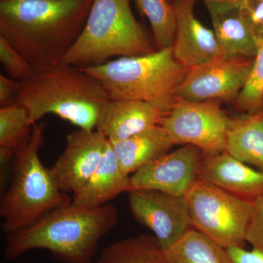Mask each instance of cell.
<instances>
[{"instance_id":"obj_16","label":"cell","mask_w":263,"mask_h":263,"mask_svg":"<svg viewBox=\"0 0 263 263\" xmlns=\"http://www.w3.org/2000/svg\"><path fill=\"white\" fill-rule=\"evenodd\" d=\"M213 30L220 50L221 57L254 58L257 46L252 39L240 12V0H203Z\"/></svg>"},{"instance_id":"obj_24","label":"cell","mask_w":263,"mask_h":263,"mask_svg":"<svg viewBox=\"0 0 263 263\" xmlns=\"http://www.w3.org/2000/svg\"><path fill=\"white\" fill-rule=\"evenodd\" d=\"M234 105L245 114L254 113L263 109V43L257 47L248 81Z\"/></svg>"},{"instance_id":"obj_8","label":"cell","mask_w":263,"mask_h":263,"mask_svg":"<svg viewBox=\"0 0 263 263\" xmlns=\"http://www.w3.org/2000/svg\"><path fill=\"white\" fill-rule=\"evenodd\" d=\"M219 100L192 102L178 98L162 120L170 139L176 145H193L204 157L226 151V134L230 117Z\"/></svg>"},{"instance_id":"obj_12","label":"cell","mask_w":263,"mask_h":263,"mask_svg":"<svg viewBox=\"0 0 263 263\" xmlns=\"http://www.w3.org/2000/svg\"><path fill=\"white\" fill-rule=\"evenodd\" d=\"M108 140L100 132L79 129L66 137V146L50 172L65 193L80 190L103 160Z\"/></svg>"},{"instance_id":"obj_21","label":"cell","mask_w":263,"mask_h":263,"mask_svg":"<svg viewBox=\"0 0 263 263\" xmlns=\"http://www.w3.org/2000/svg\"><path fill=\"white\" fill-rule=\"evenodd\" d=\"M164 252L170 263H231L226 249L193 228Z\"/></svg>"},{"instance_id":"obj_3","label":"cell","mask_w":263,"mask_h":263,"mask_svg":"<svg viewBox=\"0 0 263 263\" xmlns=\"http://www.w3.org/2000/svg\"><path fill=\"white\" fill-rule=\"evenodd\" d=\"M110 98L96 79L76 66L59 65L34 70L20 81L15 103L23 107L33 124L48 114L79 129H96Z\"/></svg>"},{"instance_id":"obj_29","label":"cell","mask_w":263,"mask_h":263,"mask_svg":"<svg viewBox=\"0 0 263 263\" xmlns=\"http://www.w3.org/2000/svg\"><path fill=\"white\" fill-rule=\"evenodd\" d=\"M231 263H263V254L257 249L249 251L240 247L226 249Z\"/></svg>"},{"instance_id":"obj_30","label":"cell","mask_w":263,"mask_h":263,"mask_svg":"<svg viewBox=\"0 0 263 263\" xmlns=\"http://www.w3.org/2000/svg\"><path fill=\"white\" fill-rule=\"evenodd\" d=\"M167 1H168L169 3H172L173 2H174V1L176 2V0H167Z\"/></svg>"},{"instance_id":"obj_15","label":"cell","mask_w":263,"mask_h":263,"mask_svg":"<svg viewBox=\"0 0 263 263\" xmlns=\"http://www.w3.org/2000/svg\"><path fill=\"white\" fill-rule=\"evenodd\" d=\"M167 114L141 100H110L100 116L96 130L110 142L121 141L161 125Z\"/></svg>"},{"instance_id":"obj_18","label":"cell","mask_w":263,"mask_h":263,"mask_svg":"<svg viewBox=\"0 0 263 263\" xmlns=\"http://www.w3.org/2000/svg\"><path fill=\"white\" fill-rule=\"evenodd\" d=\"M110 143L122 171L127 176L167 153L174 146L161 125L149 128L127 139Z\"/></svg>"},{"instance_id":"obj_5","label":"cell","mask_w":263,"mask_h":263,"mask_svg":"<svg viewBox=\"0 0 263 263\" xmlns=\"http://www.w3.org/2000/svg\"><path fill=\"white\" fill-rule=\"evenodd\" d=\"M45 129L46 122L34 124L28 143L13 156L11 181L0 202L2 230L6 235L26 229L48 213L72 202L41 162Z\"/></svg>"},{"instance_id":"obj_19","label":"cell","mask_w":263,"mask_h":263,"mask_svg":"<svg viewBox=\"0 0 263 263\" xmlns=\"http://www.w3.org/2000/svg\"><path fill=\"white\" fill-rule=\"evenodd\" d=\"M224 152L263 171V109L230 118Z\"/></svg>"},{"instance_id":"obj_13","label":"cell","mask_w":263,"mask_h":263,"mask_svg":"<svg viewBox=\"0 0 263 263\" xmlns=\"http://www.w3.org/2000/svg\"><path fill=\"white\" fill-rule=\"evenodd\" d=\"M196 0H176V30L173 52L179 63L193 68L221 57L214 30L207 28L196 18L194 6Z\"/></svg>"},{"instance_id":"obj_10","label":"cell","mask_w":263,"mask_h":263,"mask_svg":"<svg viewBox=\"0 0 263 263\" xmlns=\"http://www.w3.org/2000/svg\"><path fill=\"white\" fill-rule=\"evenodd\" d=\"M127 194L133 217L152 230L164 251L193 228L186 197L153 190H133Z\"/></svg>"},{"instance_id":"obj_27","label":"cell","mask_w":263,"mask_h":263,"mask_svg":"<svg viewBox=\"0 0 263 263\" xmlns=\"http://www.w3.org/2000/svg\"><path fill=\"white\" fill-rule=\"evenodd\" d=\"M252 214L248 230L247 242L263 254V196L252 200Z\"/></svg>"},{"instance_id":"obj_31","label":"cell","mask_w":263,"mask_h":263,"mask_svg":"<svg viewBox=\"0 0 263 263\" xmlns=\"http://www.w3.org/2000/svg\"><path fill=\"white\" fill-rule=\"evenodd\" d=\"M262 1H263V0H262Z\"/></svg>"},{"instance_id":"obj_2","label":"cell","mask_w":263,"mask_h":263,"mask_svg":"<svg viewBox=\"0 0 263 263\" xmlns=\"http://www.w3.org/2000/svg\"><path fill=\"white\" fill-rule=\"evenodd\" d=\"M117 208L72 203L52 211L35 224L7 235L5 257L15 260L34 249H44L61 263H92L102 238L117 226Z\"/></svg>"},{"instance_id":"obj_17","label":"cell","mask_w":263,"mask_h":263,"mask_svg":"<svg viewBox=\"0 0 263 263\" xmlns=\"http://www.w3.org/2000/svg\"><path fill=\"white\" fill-rule=\"evenodd\" d=\"M129 177L130 176L122 171L108 142L106 152L98 168L84 186L73 194L71 203L84 208L106 205L118 195L129 191Z\"/></svg>"},{"instance_id":"obj_11","label":"cell","mask_w":263,"mask_h":263,"mask_svg":"<svg viewBox=\"0 0 263 263\" xmlns=\"http://www.w3.org/2000/svg\"><path fill=\"white\" fill-rule=\"evenodd\" d=\"M203 157V152L198 147L183 145L132 174L129 190H153L185 197L199 180Z\"/></svg>"},{"instance_id":"obj_22","label":"cell","mask_w":263,"mask_h":263,"mask_svg":"<svg viewBox=\"0 0 263 263\" xmlns=\"http://www.w3.org/2000/svg\"><path fill=\"white\" fill-rule=\"evenodd\" d=\"M34 124L18 105L0 108V151L15 154L30 140Z\"/></svg>"},{"instance_id":"obj_28","label":"cell","mask_w":263,"mask_h":263,"mask_svg":"<svg viewBox=\"0 0 263 263\" xmlns=\"http://www.w3.org/2000/svg\"><path fill=\"white\" fill-rule=\"evenodd\" d=\"M20 85V81L9 76L0 75V108L14 105L15 97Z\"/></svg>"},{"instance_id":"obj_20","label":"cell","mask_w":263,"mask_h":263,"mask_svg":"<svg viewBox=\"0 0 263 263\" xmlns=\"http://www.w3.org/2000/svg\"><path fill=\"white\" fill-rule=\"evenodd\" d=\"M96 263H170L154 235H140L114 242L103 249Z\"/></svg>"},{"instance_id":"obj_26","label":"cell","mask_w":263,"mask_h":263,"mask_svg":"<svg viewBox=\"0 0 263 263\" xmlns=\"http://www.w3.org/2000/svg\"><path fill=\"white\" fill-rule=\"evenodd\" d=\"M242 18L257 47L263 43L262 0H240Z\"/></svg>"},{"instance_id":"obj_7","label":"cell","mask_w":263,"mask_h":263,"mask_svg":"<svg viewBox=\"0 0 263 263\" xmlns=\"http://www.w3.org/2000/svg\"><path fill=\"white\" fill-rule=\"evenodd\" d=\"M192 227L224 249L245 248L252 200L198 180L186 194Z\"/></svg>"},{"instance_id":"obj_23","label":"cell","mask_w":263,"mask_h":263,"mask_svg":"<svg viewBox=\"0 0 263 263\" xmlns=\"http://www.w3.org/2000/svg\"><path fill=\"white\" fill-rule=\"evenodd\" d=\"M137 6L149 21L157 50L171 48L176 30L174 5L167 0H135Z\"/></svg>"},{"instance_id":"obj_1","label":"cell","mask_w":263,"mask_h":263,"mask_svg":"<svg viewBox=\"0 0 263 263\" xmlns=\"http://www.w3.org/2000/svg\"><path fill=\"white\" fill-rule=\"evenodd\" d=\"M94 0H0V36L34 70L62 63Z\"/></svg>"},{"instance_id":"obj_4","label":"cell","mask_w":263,"mask_h":263,"mask_svg":"<svg viewBox=\"0 0 263 263\" xmlns=\"http://www.w3.org/2000/svg\"><path fill=\"white\" fill-rule=\"evenodd\" d=\"M80 68L103 86L110 100H141L166 113L190 70L176 60L172 47Z\"/></svg>"},{"instance_id":"obj_25","label":"cell","mask_w":263,"mask_h":263,"mask_svg":"<svg viewBox=\"0 0 263 263\" xmlns=\"http://www.w3.org/2000/svg\"><path fill=\"white\" fill-rule=\"evenodd\" d=\"M0 62L8 76L18 81L28 79L34 69L6 39L0 36Z\"/></svg>"},{"instance_id":"obj_9","label":"cell","mask_w":263,"mask_h":263,"mask_svg":"<svg viewBox=\"0 0 263 263\" xmlns=\"http://www.w3.org/2000/svg\"><path fill=\"white\" fill-rule=\"evenodd\" d=\"M254 58L219 57L190 69L177 89V97L192 102H235L248 81Z\"/></svg>"},{"instance_id":"obj_14","label":"cell","mask_w":263,"mask_h":263,"mask_svg":"<svg viewBox=\"0 0 263 263\" xmlns=\"http://www.w3.org/2000/svg\"><path fill=\"white\" fill-rule=\"evenodd\" d=\"M199 180L247 200L263 196V171L240 162L226 152L203 157Z\"/></svg>"},{"instance_id":"obj_6","label":"cell","mask_w":263,"mask_h":263,"mask_svg":"<svg viewBox=\"0 0 263 263\" xmlns=\"http://www.w3.org/2000/svg\"><path fill=\"white\" fill-rule=\"evenodd\" d=\"M156 50L135 18L129 0H94L82 32L62 63L90 67Z\"/></svg>"}]
</instances>
